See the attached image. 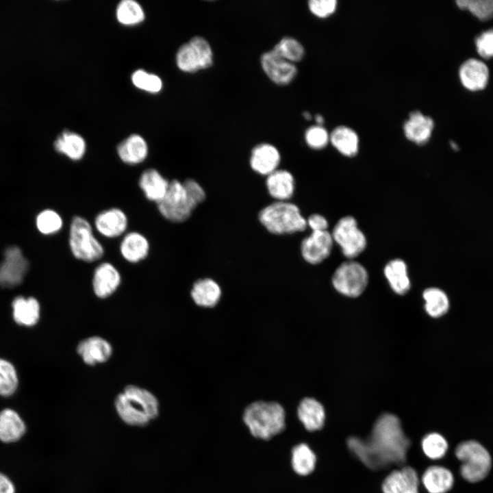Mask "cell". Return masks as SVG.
Returning <instances> with one entry per match:
<instances>
[{
	"label": "cell",
	"instance_id": "obj_1",
	"mask_svg": "<svg viewBox=\"0 0 493 493\" xmlns=\"http://www.w3.org/2000/svg\"><path fill=\"white\" fill-rule=\"evenodd\" d=\"M346 444L365 466L377 470L392 464H403L411 442L404 433L399 419L386 413L376 420L368 438L351 436Z\"/></svg>",
	"mask_w": 493,
	"mask_h": 493
},
{
	"label": "cell",
	"instance_id": "obj_2",
	"mask_svg": "<svg viewBox=\"0 0 493 493\" xmlns=\"http://www.w3.org/2000/svg\"><path fill=\"white\" fill-rule=\"evenodd\" d=\"M242 421L250 435L268 442L286 429L287 415L284 406L275 400H254L243 409Z\"/></svg>",
	"mask_w": 493,
	"mask_h": 493
},
{
	"label": "cell",
	"instance_id": "obj_3",
	"mask_svg": "<svg viewBox=\"0 0 493 493\" xmlns=\"http://www.w3.org/2000/svg\"><path fill=\"white\" fill-rule=\"evenodd\" d=\"M114 407L121 420L133 427L147 426L160 413V403L155 395L134 384L127 385L116 395Z\"/></svg>",
	"mask_w": 493,
	"mask_h": 493
},
{
	"label": "cell",
	"instance_id": "obj_4",
	"mask_svg": "<svg viewBox=\"0 0 493 493\" xmlns=\"http://www.w3.org/2000/svg\"><path fill=\"white\" fill-rule=\"evenodd\" d=\"M258 218L268 231L276 235L301 232L307 227V219L299 207L288 201H276L266 206L259 212Z\"/></svg>",
	"mask_w": 493,
	"mask_h": 493
},
{
	"label": "cell",
	"instance_id": "obj_5",
	"mask_svg": "<svg viewBox=\"0 0 493 493\" xmlns=\"http://www.w3.org/2000/svg\"><path fill=\"white\" fill-rule=\"evenodd\" d=\"M68 244L73 257L84 262L98 261L105 253L103 246L93 233L92 225L80 216H75L71 220Z\"/></svg>",
	"mask_w": 493,
	"mask_h": 493
},
{
	"label": "cell",
	"instance_id": "obj_6",
	"mask_svg": "<svg viewBox=\"0 0 493 493\" xmlns=\"http://www.w3.org/2000/svg\"><path fill=\"white\" fill-rule=\"evenodd\" d=\"M455 455L462 464L460 474L467 481L477 483L484 479L492 468V458L488 451L475 440L460 442Z\"/></svg>",
	"mask_w": 493,
	"mask_h": 493
},
{
	"label": "cell",
	"instance_id": "obj_7",
	"mask_svg": "<svg viewBox=\"0 0 493 493\" xmlns=\"http://www.w3.org/2000/svg\"><path fill=\"white\" fill-rule=\"evenodd\" d=\"M334 243L348 260H354L362 254L367 246V238L359 227L357 221L352 216L340 218L331 231Z\"/></svg>",
	"mask_w": 493,
	"mask_h": 493
},
{
	"label": "cell",
	"instance_id": "obj_8",
	"mask_svg": "<svg viewBox=\"0 0 493 493\" xmlns=\"http://www.w3.org/2000/svg\"><path fill=\"white\" fill-rule=\"evenodd\" d=\"M157 207L167 220L182 223L190 217L197 205L188 195L183 182L173 179L170 181L166 195L157 204Z\"/></svg>",
	"mask_w": 493,
	"mask_h": 493
},
{
	"label": "cell",
	"instance_id": "obj_9",
	"mask_svg": "<svg viewBox=\"0 0 493 493\" xmlns=\"http://www.w3.org/2000/svg\"><path fill=\"white\" fill-rule=\"evenodd\" d=\"M331 281L334 288L342 294L356 297L366 289L368 274L362 264L354 260H348L336 269Z\"/></svg>",
	"mask_w": 493,
	"mask_h": 493
},
{
	"label": "cell",
	"instance_id": "obj_10",
	"mask_svg": "<svg viewBox=\"0 0 493 493\" xmlns=\"http://www.w3.org/2000/svg\"><path fill=\"white\" fill-rule=\"evenodd\" d=\"M29 268V263L17 246L6 249L0 264V286L12 288L20 285Z\"/></svg>",
	"mask_w": 493,
	"mask_h": 493
},
{
	"label": "cell",
	"instance_id": "obj_11",
	"mask_svg": "<svg viewBox=\"0 0 493 493\" xmlns=\"http://www.w3.org/2000/svg\"><path fill=\"white\" fill-rule=\"evenodd\" d=\"M334 242L330 231H312L301 244L304 260L310 264H318L329 257Z\"/></svg>",
	"mask_w": 493,
	"mask_h": 493
},
{
	"label": "cell",
	"instance_id": "obj_12",
	"mask_svg": "<svg viewBox=\"0 0 493 493\" xmlns=\"http://www.w3.org/2000/svg\"><path fill=\"white\" fill-rule=\"evenodd\" d=\"M260 63L267 77L277 85L289 84L297 73V68L294 63L283 59L273 49L262 55Z\"/></svg>",
	"mask_w": 493,
	"mask_h": 493
},
{
	"label": "cell",
	"instance_id": "obj_13",
	"mask_svg": "<svg viewBox=\"0 0 493 493\" xmlns=\"http://www.w3.org/2000/svg\"><path fill=\"white\" fill-rule=\"evenodd\" d=\"M76 352L84 363L94 366L108 362L112 355L113 348L104 338L92 336L79 341Z\"/></svg>",
	"mask_w": 493,
	"mask_h": 493
},
{
	"label": "cell",
	"instance_id": "obj_14",
	"mask_svg": "<svg viewBox=\"0 0 493 493\" xmlns=\"http://www.w3.org/2000/svg\"><path fill=\"white\" fill-rule=\"evenodd\" d=\"M121 275L112 263L99 264L93 272L92 286L97 297L105 299L111 296L121 283Z\"/></svg>",
	"mask_w": 493,
	"mask_h": 493
},
{
	"label": "cell",
	"instance_id": "obj_15",
	"mask_svg": "<svg viewBox=\"0 0 493 493\" xmlns=\"http://www.w3.org/2000/svg\"><path fill=\"white\" fill-rule=\"evenodd\" d=\"M94 226L102 236L115 238L125 234L128 227V218L121 209L111 207L97 214Z\"/></svg>",
	"mask_w": 493,
	"mask_h": 493
},
{
	"label": "cell",
	"instance_id": "obj_16",
	"mask_svg": "<svg viewBox=\"0 0 493 493\" xmlns=\"http://www.w3.org/2000/svg\"><path fill=\"white\" fill-rule=\"evenodd\" d=\"M419 478L411 466L392 471L382 483L383 493H419Z\"/></svg>",
	"mask_w": 493,
	"mask_h": 493
},
{
	"label": "cell",
	"instance_id": "obj_17",
	"mask_svg": "<svg viewBox=\"0 0 493 493\" xmlns=\"http://www.w3.org/2000/svg\"><path fill=\"white\" fill-rule=\"evenodd\" d=\"M403 132L407 140L418 145L427 144L434 128L433 120L420 111L409 113L403 125Z\"/></svg>",
	"mask_w": 493,
	"mask_h": 493
},
{
	"label": "cell",
	"instance_id": "obj_18",
	"mask_svg": "<svg viewBox=\"0 0 493 493\" xmlns=\"http://www.w3.org/2000/svg\"><path fill=\"white\" fill-rule=\"evenodd\" d=\"M193 303L199 307L209 309L217 306L223 291L219 283L210 277L199 279L194 282L190 292Z\"/></svg>",
	"mask_w": 493,
	"mask_h": 493
},
{
	"label": "cell",
	"instance_id": "obj_19",
	"mask_svg": "<svg viewBox=\"0 0 493 493\" xmlns=\"http://www.w3.org/2000/svg\"><path fill=\"white\" fill-rule=\"evenodd\" d=\"M296 416L305 430L314 432L320 430L325 424V412L323 405L314 398H303L296 407Z\"/></svg>",
	"mask_w": 493,
	"mask_h": 493
},
{
	"label": "cell",
	"instance_id": "obj_20",
	"mask_svg": "<svg viewBox=\"0 0 493 493\" xmlns=\"http://www.w3.org/2000/svg\"><path fill=\"white\" fill-rule=\"evenodd\" d=\"M459 76L464 88L470 91H479L486 87L489 79V71L483 62L472 58L461 65Z\"/></svg>",
	"mask_w": 493,
	"mask_h": 493
},
{
	"label": "cell",
	"instance_id": "obj_21",
	"mask_svg": "<svg viewBox=\"0 0 493 493\" xmlns=\"http://www.w3.org/2000/svg\"><path fill=\"white\" fill-rule=\"evenodd\" d=\"M281 155L273 144L262 143L255 146L250 157V166L256 173L268 176L278 169Z\"/></svg>",
	"mask_w": 493,
	"mask_h": 493
},
{
	"label": "cell",
	"instance_id": "obj_22",
	"mask_svg": "<svg viewBox=\"0 0 493 493\" xmlns=\"http://www.w3.org/2000/svg\"><path fill=\"white\" fill-rule=\"evenodd\" d=\"M123 258L132 264L145 260L150 251V244L147 238L138 231L125 233L119 245Z\"/></svg>",
	"mask_w": 493,
	"mask_h": 493
},
{
	"label": "cell",
	"instance_id": "obj_23",
	"mask_svg": "<svg viewBox=\"0 0 493 493\" xmlns=\"http://www.w3.org/2000/svg\"><path fill=\"white\" fill-rule=\"evenodd\" d=\"M170 181L159 170L151 168L145 169L138 179V186L147 199L156 204L166 195Z\"/></svg>",
	"mask_w": 493,
	"mask_h": 493
},
{
	"label": "cell",
	"instance_id": "obj_24",
	"mask_svg": "<svg viewBox=\"0 0 493 493\" xmlns=\"http://www.w3.org/2000/svg\"><path fill=\"white\" fill-rule=\"evenodd\" d=\"M116 151L120 160L129 165L141 164L149 153L147 142L138 134H132L120 142Z\"/></svg>",
	"mask_w": 493,
	"mask_h": 493
},
{
	"label": "cell",
	"instance_id": "obj_25",
	"mask_svg": "<svg viewBox=\"0 0 493 493\" xmlns=\"http://www.w3.org/2000/svg\"><path fill=\"white\" fill-rule=\"evenodd\" d=\"M266 186L269 194L277 201H287L294 194L295 182L290 172L277 169L267 176Z\"/></svg>",
	"mask_w": 493,
	"mask_h": 493
},
{
	"label": "cell",
	"instance_id": "obj_26",
	"mask_svg": "<svg viewBox=\"0 0 493 493\" xmlns=\"http://www.w3.org/2000/svg\"><path fill=\"white\" fill-rule=\"evenodd\" d=\"M429 493H446L453 486L454 477L448 468L441 466L427 468L421 478Z\"/></svg>",
	"mask_w": 493,
	"mask_h": 493
},
{
	"label": "cell",
	"instance_id": "obj_27",
	"mask_svg": "<svg viewBox=\"0 0 493 493\" xmlns=\"http://www.w3.org/2000/svg\"><path fill=\"white\" fill-rule=\"evenodd\" d=\"M317 458L315 453L306 443H299L290 451V465L299 477H307L314 470Z\"/></svg>",
	"mask_w": 493,
	"mask_h": 493
},
{
	"label": "cell",
	"instance_id": "obj_28",
	"mask_svg": "<svg viewBox=\"0 0 493 493\" xmlns=\"http://www.w3.org/2000/svg\"><path fill=\"white\" fill-rule=\"evenodd\" d=\"M329 142L340 154L347 157L355 156L359 151L358 135L347 126L336 127L330 134Z\"/></svg>",
	"mask_w": 493,
	"mask_h": 493
},
{
	"label": "cell",
	"instance_id": "obj_29",
	"mask_svg": "<svg viewBox=\"0 0 493 493\" xmlns=\"http://www.w3.org/2000/svg\"><path fill=\"white\" fill-rule=\"evenodd\" d=\"M384 275L391 288L398 294H405L411 287L406 262L400 258L390 260L384 266Z\"/></svg>",
	"mask_w": 493,
	"mask_h": 493
},
{
	"label": "cell",
	"instance_id": "obj_30",
	"mask_svg": "<svg viewBox=\"0 0 493 493\" xmlns=\"http://www.w3.org/2000/svg\"><path fill=\"white\" fill-rule=\"evenodd\" d=\"M54 148L57 152L64 155L70 160L79 161L86 153V144L80 135L70 131H64L55 140Z\"/></svg>",
	"mask_w": 493,
	"mask_h": 493
},
{
	"label": "cell",
	"instance_id": "obj_31",
	"mask_svg": "<svg viewBox=\"0 0 493 493\" xmlns=\"http://www.w3.org/2000/svg\"><path fill=\"white\" fill-rule=\"evenodd\" d=\"M26 431L25 425L14 410L5 409L0 412V440L14 442L20 440Z\"/></svg>",
	"mask_w": 493,
	"mask_h": 493
},
{
	"label": "cell",
	"instance_id": "obj_32",
	"mask_svg": "<svg viewBox=\"0 0 493 493\" xmlns=\"http://www.w3.org/2000/svg\"><path fill=\"white\" fill-rule=\"evenodd\" d=\"M12 308L14 319L21 325L33 326L40 318V304L34 297H16L12 301Z\"/></svg>",
	"mask_w": 493,
	"mask_h": 493
},
{
	"label": "cell",
	"instance_id": "obj_33",
	"mask_svg": "<svg viewBox=\"0 0 493 493\" xmlns=\"http://www.w3.org/2000/svg\"><path fill=\"white\" fill-rule=\"evenodd\" d=\"M425 309L432 317L438 318L447 312L449 300L446 293L438 288L426 289L422 294Z\"/></svg>",
	"mask_w": 493,
	"mask_h": 493
},
{
	"label": "cell",
	"instance_id": "obj_34",
	"mask_svg": "<svg viewBox=\"0 0 493 493\" xmlns=\"http://www.w3.org/2000/svg\"><path fill=\"white\" fill-rule=\"evenodd\" d=\"M421 446L427 457L431 459H439L446 453L448 444L444 436L438 433L433 432L423 437Z\"/></svg>",
	"mask_w": 493,
	"mask_h": 493
},
{
	"label": "cell",
	"instance_id": "obj_35",
	"mask_svg": "<svg viewBox=\"0 0 493 493\" xmlns=\"http://www.w3.org/2000/svg\"><path fill=\"white\" fill-rule=\"evenodd\" d=\"M116 17L121 23L132 25L142 22L144 18V14L136 1L124 0L118 5Z\"/></svg>",
	"mask_w": 493,
	"mask_h": 493
},
{
	"label": "cell",
	"instance_id": "obj_36",
	"mask_svg": "<svg viewBox=\"0 0 493 493\" xmlns=\"http://www.w3.org/2000/svg\"><path fill=\"white\" fill-rule=\"evenodd\" d=\"M273 50L283 59L294 64L301 61L305 55L302 44L291 37L283 38Z\"/></svg>",
	"mask_w": 493,
	"mask_h": 493
},
{
	"label": "cell",
	"instance_id": "obj_37",
	"mask_svg": "<svg viewBox=\"0 0 493 493\" xmlns=\"http://www.w3.org/2000/svg\"><path fill=\"white\" fill-rule=\"evenodd\" d=\"M18 376L14 366L10 362L0 358V395H12L18 386Z\"/></svg>",
	"mask_w": 493,
	"mask_h": 493
},
{
	"label": "cell",
	"instance_id": "obj_38",
	"mask_svg": "<svg viewBox=\"0 0 493 493\" xmlns=\"http://www.w3.org/2000/svg\"><path fill=\"white\" fill-rule=\"evenodd\" d=\"M456 3L460 9L469 11L480 21L493 18V0H459Z\"/></svg>",
	"mask_w": 493,
	"mask_h": 493
},
{
	"label": "cell",
	"instance_id": "obj_39",
	"mask_svg": "<svg viewBox=\"0 0 493 493\" xmlns=\"http://www.w3.org/2000/svg\"><path fill=\"white\" fill-rule=\"evenodd\" d=\"M36 226L38 231L42 234H54L62 229L63 220L61 216L55 211L45 210L38 215Z\"/></svg>",
	"mask_w": 493,
	"mask_h": 493
},
{
	"label": "cell",
	"instance_id": "obj_40",
	"mask_svg": "<svg viewBox=\"0 0 493 493\" xmlns=\"http://www.w3.org/2000/svg\"><path fill=\"white\" fill-rule=\"evenodd\" d=\"M176 63L184 72L192 73L201 70L197 54L189 42L182 45L178 49Z\"/></svg>",
	"mask_w": 493,
	"mask_h": 493
},
{
	"label": "cell",
	"instance_id": "obj_41",
	"mask_svg": "<svg viewBox=\"0 0 493 493\" xmlns=\"http://www.w3.org/2000/svg\"><path fill=\"white\" fill-rule=\"evenodd\" d=\"M189 43L194 49L199 63L201 70L207 69L213 64V52L207 40L201 36L192 37Z\"/></svg>",
	"mask_w": 493,
	"mask_h": 493
},
{
	"label": "cell",
	"instance_id": "obj_42",
	"mask_svg": "<svg viewBox=\"0 0 493 493\" xmlns=\"http://www.w3.org/2000/svg\"><path fill=\"white\" fill-rule=\"evenodd\" d=\"M131 80L136 87L150 92H157L162 86V81L158 76L148 73L143 70L135 71L132 75Z\"/></svg>",
	"mask_w": 493,
	"mask_h": 493
},
{
	"label": "cell",
	"instance_id": "obj_43",
	"mask_svg": "<svg viewBox=\"0 0 493 493\" xmlns=\"http://www.w3.org/2000/svg\"><path fill=\"white\" fill-rule=\"evenodd\" d=\"M330 134L323 126L309 127L305 134V140L309 147L313 149H324L329 142Z\"/></svg>",
	"mask_w": 493,
	"mask_h": 493
},
{
	"label": "cell",
	"instance_id": "obj_44",
	"mask_svg": "<svg viewBox=\"0 0 493 493\" xmlns=\"http://www.w3.org/2000/svg\"><path fill=\"white\" fill-rule=\"evenodd\" d=\"M337 3L336 0H310L308 2V8L314 16L326 18L335 12Z\"/></svg>",
	"mask_w": 493,
	"mask_h": 493
},
{
	"label": "cell",
	"instance_id": "obj_45",
	"mask_svg": "<svg viewBox=\"0 0 493 493\" xmlns=\"http://www.w3.org/2000/svg\"><path fill=\"white\" fill-rule=\"evenodd\" d=\"M477 53L483 58H493V29L482 32L475 39Z\"/></svg>",
	"mask_w": 493,
	"mask_h": 493
},
{
	"label": "cell",
	"instance_id": "obj_46",
	"mask_svg": "<svg viewBox=\"0 0 493 493\" xmlns=\"http://www.w3.org/2000/svg\"><path fill=\"white\" fill-rule=\"evenodd\" d=\"M183 184L188 195L197 206L203 202L206 197L205 192L197 181L187 179Z\"/></svg>",
	"mask_w": 493,
	"mask_h": 493
},
{
	"label": "cell",
	"instance_id": "obj_47",
	"mask_svg": "<svg viewBox=\"0 0 493 493\" xmlns=\"http://www.w3.org/2000/svg\"><path fill=\"white\" fill-rule=\"evenodd\" d=\"M307 225L312 231H323L328 230L329 223L324 216L313 214L307 218Z\"/></svg>",
	"mask_w": 493,
	"mask_h": 493
},
{
	"label": "cell",
	"instance_id": "obj_48",
	"mask_svg": "<svg viewBox=\"0 0 493 493\" xmlns=\"http://www.w3.org/2000/svg\"><path fill=\"white\" fill-rule=\"evenodd\" d=\"M0 493H15V488L11 480L0 472Z\"/></svg>",
	"mask_w": 493,
	"mask_h": 493
},
{
	"label": "cell",
	"instance_id": "obj_49",
	"mask_svg": "<svg viewBox=\"0 0 493 493\" xmlns=\"http://www.w3.org/2000/svg\"><path fill=\"white\" fill-rule=\"evenodd\" d=\"M315 121L317 125L323 126L324 123V118L320 114H316L315 116Z\"/></svg>",
	"mask_w": 493,
	"mask_h": 493
},
{
	"label": "cell",
	"instance_id": "obj_50",
	"mask_svg": "<svg viewBox=\"0 0 493 493\" xmlns=\"http://www.w3.org/2000/svg\"><path fill=\"white\" fill-rule=\"evenodd\" d=\"M303 115L306 120H309L312 118L311 114L308 112H303Z\"/></svg>",
	"mask_w": 493,
	"mask_h": 493
},
{
	"label": "cell",
	"instance_id": "obj_51",
	"mask_svg": "<svg viewBox=\"0 0 493 493\" xmlns=\"http://www.w3.org/2000/svg\"><path fill=\"white\" fill-rule=\"evenodd\" d=\"M451 147H452L453 149H455V150H457V148H458V146H457V144H456L455 142H451Z\"/></svg>",
	"mask_w": 493,
	"mask_h": 493
}]
</instances>
